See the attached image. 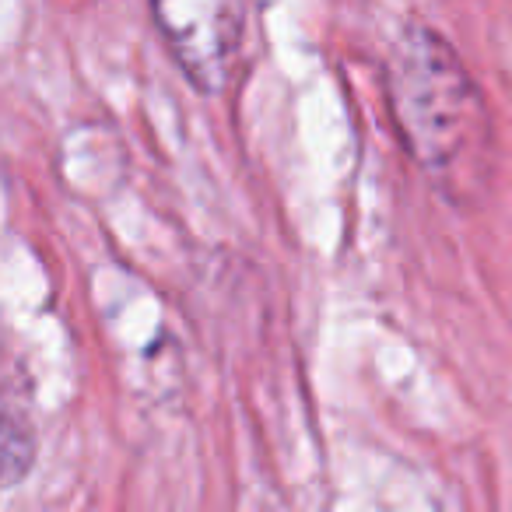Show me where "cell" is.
<instances>
[{"mask_svg":"<svg viewBox=\"0 0 512 512\" xmlns=\"http://www.w3.org/2000/svg\"><path fill=\"white\" fill-rule=\"evenodd\" d=\"M397 88L404 109L400 116L425 162H449L477 123L470 81L453 64L449 50H442L435 39H421V50L407 53V71Z\"/></svg>","mask_w":512,"mask_h":512,"instance_id":"cell-1","label":"cell"},{"mask_svg":"<svg viewBox=\"0 0 512 512\" xmlns=\"http://www.w3.org/2000/svg\"><path fill=\"white\" fill-rule=\"evenodd\" d=\"M155 15L186 74L207 92L225 85L242 11L232 4H158Z\"/></svg>","mask_w":512,"mask_h":512,"instance_id":"cell-2","label":"cell"}]
</instances>
